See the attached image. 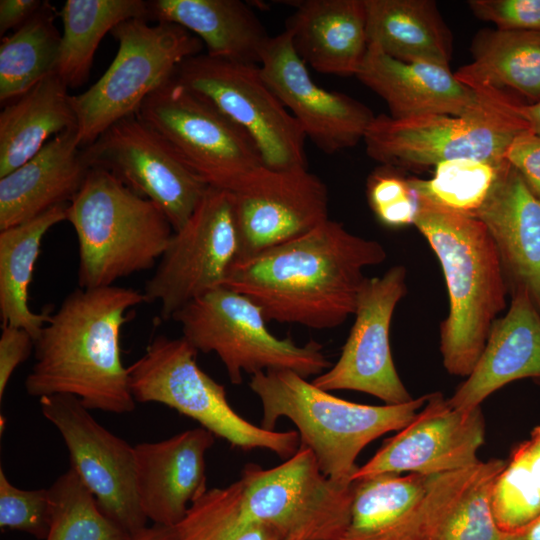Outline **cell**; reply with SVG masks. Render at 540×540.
<instances>
[{"mask_svg": "<svg viewBox=\"0 0 540 540\" xmlns=\"http://www.w3.org/2000/svg\"><path fill=\"white\" fill-rule=\"evenodd\" d=\"M386 251L328 219L310 232L237 260L224 287L257 304L270 322L332 329L354 314L366 267Z\"/></svg>", "mask_w": 540, "mask_h": 540, "instance_id": "cell-1", "label": "cell"}, {"mask_svg": "<svg viewBox=\"0 0 540 540\" xmlns=\"http://www.w3.org/2000/svg\"><path fill=\"white\" fill-rule=\"evenodd\" d=\"M146 302L121 286L78 287L61 302L35 339L28 395H72L89 410L124 414L135 409L120 333L128 311Z\"/></svg>", "mask_w": 540, "mask_h": 540, "instance_id": "cell-2", "label": "cell"}, {"mask_svg": "<svg viewBox=\"0 0 540 540\" xmlns=\"http://www.w3.org/2000/svg\"><path fill=\"white\" fill-rule=\"evenodd\" d=\"M415 196L413 224L437 256L449 296V312L440 325L443 365L448 373L467 377L506 307L509 291L498 251L478 218Z\"/></svg>", "mask_w": 540, "mask_h": 540, "instance_id": "cell-3", "label": "cell"}, {"mask_svg": "<svg viewBox=\"0 0 540 540\" xmlns=\"http://www.w3.org/2000/svg\"><path fill=\"white\" fill-rule=\"evenodd\" d=\"M249 386L262 405L261 427L273 431L280 418L291 420L322 473L341 483L352 482L356 459L369 443L403 429L428 399L426 394L396 405L354 403L290 370L255 373Z\"/></svg>", "mask_w": 540, "mask_h": 540, "instance_id": "cell-4", "label": "cell"}, {"mask_svg": "<svg viewBox=\"0 0 540 540\" xmlns=\"http://www.w3.org/2000/svg\"><path fill=\"white\" fill-rule=\"evenodd\" d=\"M66 221L77 236L81 288L112 286L156 267L174 233L154 203L97 168L68 203Z\"/></svg>", "mask_w": 540, "mask_h": 540, "instance_id": "cell-5", "label": "cell"}, {"mask_svg": "<svg viewBox=\"0 0 540 540\" xmlns=\"http://www.w3.org/2000/svg\"><path fill=\"white\" fill-rule=\"evenodd\" d=\"M197 354L183 336L157 335L127 367L134 400L175 409L232 447L266 449L285 460L294 455L300 446L298 432L266 430L240 416L229 404L225 387L199 367Z\"/></svg>", "mask_w": 540, "mask_h": 540, "instance_id": "cell-6", "label": "cell"}, {"mask_svg": "<svg viewBox=\"0 0 540 540\" xmlns=\"http://www.w3.org/2000/svg\"><path fill=\"white\" fill-rule=\"evenodd\" d=\"M484 104L461 115L397 120L375 117L364 136L366 152L385 166L426 168L459 158L501 161L512 140L529 130L518 112L521 100L483 88Z\"/></svg>", "mask_w": 540, "mask_h": 540, "instance_id": "cell-7", "label": "cell"}, {"mask_svg": "<svg viewBox=\"0 0 540 540\" xmlns=\"http://www.w3.org/2000/svg\"><path fill=\"white\" fill-rule=\"evenodd\" d=\"M111 35L118 42L112 63L86 91L71 96L82 147L136 114L146 98L173 79L179 65L203 47L197 36L178 25H151L142 18L120 23Z\"/></svg>", "mask_w": 540, "mask_h": 540, "instance_id": "cell-8", "label": "cell"}, {"mask_svg": "<svg viewBox=\"0 0 540 540\" xmlns=\"http://www.w3.org/2000/svg\"><path fill=\"white\" fill-rule=\"evenodd\" d=\"M172 320L198 352L219 357L232 384L242 382L243 372L290 370L308 378L330 368L320 343L298 345L290 338H278L267 328L257 304L224 286L195 298Z\"/></svg>", "mask_w": 540, "mask_h": 540, "instance_id": "cell-9", "label": "cell"}, {"mask_svg": "<svg viewBox=\"0 0 540 540\" xmlns=\"http://www.w3.org/2000/svg\"><path fill=\"white\" fill-rule=\"evenodd\" d=\"M250 524L273 527L287 538L338 540L348 526L353 483L325 476L312 451L300 443L282 464H248L239 479Z\"/></svg>", "mask_w": 540, "mask_h": 540, "instance_id": "cell-10", "label": "cell"}, {"mask_svg": "<svg viewBox=\"0 0 540 540\" xmlns=\"http://www.w3.org/2000/svg\"><path fill=\"white\" fill-rule=\"evenodd\" d=\"M175 78L241 128L265 167H307L306 136L263 79L259 65L200 53L184 60Z\"/></svg>", "mask_w": 540, "mask_h": 540, "instance_id": "cell-11", "label": "cell"}, {"mask_svg": "<svg viewBox=\"0 0 540 540\" xmlns=\"http://www.w3.org/2000/svg\"><path fill=\"white\" fill-rule=\"evenodd\" d=\"M160 133L209 187L235 190L264 166L251 138L175 76L136 113Z\"/></svg>", "mask_w": 540, "mask_h": 540, "instance_id": "cell-12", "label": "cell"}, {"mask_svg": "<svg viewBox=\"0 0 540 540\" xmlns=\"http://www.w3.org/2000/svg\"><path fill=\"white\" fill-rule=\"evenodd\" d=\"M239 237L231 193L209 187L177 231L146 282V302H158L163 320L195 298L224 286L238 259Z\"/></svg>", "mask_w": 540, "mask_h": 540, "instance_id": "cell-13", "label": "cell"}, {"mask_svg": "<svg viewBox=\"0 0 540 540\" xmlns=\"http://www.w3.org/2000/svg\"><path fill=\"white\" fill-rule=\"evenodd\" d=\"M90 168L102 169L154 203L174 231L190 218L209 186L170 143L137 114L83 147Z\"/></svg>", "mask_w": 540, "mask_h": 540, "instance_id": "cell-14", "label": "cell"}, {"mask_svg": "<svg viewBox=\"0 0 540 540\" xmlns=\"http://www.w3.org/2000/svg\"><path fill=\"white\" fill-rule=\"evenodd\" d=\"M43 416L62 436L70 468L101 510L132 535L148 521L137 494L135 448L102 426L72 395L39 398Z\"/></svg>", "mask_w": 540, "mask_h": 540, "instance_id": "cell-15", "label": "cell"}, {"mask_svg": "<svg viewBox=\"0 0 540 540\" xmlns=\"http://www.w3.org/2000/svg\"><path fill=\"white\" fill-rule=\"evenodd\" d=\"M406 273L396 265L382 276L366 278L339 359L312 380L314 385L325 391L367 393L390 405L413 399L397 373L390 346L393 313L407 293Z\"/></svg>", "mask_w": 540, "mask_h": 540, "instance_id": "cell-16", "label": "cell"}, {"mask_svg": "<svg viewBox=\"0 0 540 540\" xmlns=\"http://www.w3.org/2000/svg\"><path fill=\"white\" fill-rule=\"evenodd\" d=\"M238 259L296 239L328 220V190L307 167L262 166L231 191Z\"/></svg>", "mask_w": 540, "mask_h": 540, "instance_id": "cell-17", "label": "cell"}, {"mask_svg": "<svg viewBox=\"0 0 540 540\" xmlns=\"http://www.w3.org/2000/svg\"><path fill=\"white\" fill-rule=\"evenodd\" d=\"M484 438L480 407L461 409L442 393H431L413 420L358 467L351 480L386 473L435 476L462 470L480 461L477 452Z\"/></svg>", "mask_w": 540, "mask_h": 540, "instance_id": "cell-18", "label": "cell"}, {"mask_svg": "<svg viewBox=\"0 0 540 540\" xmlns=\"http://www.w3.org/2000/svg\"><path fill=\"white\" fill-rule=\"evenodd\" d=\"M259 68L305 136L324 153L334 154L354 147L364 139L376 117L360 101L315 83L286 30L269 37Z\"/></svg>", "mask_w": 540, "mask_h": 540, "instance_id": "cell-19", "label": "cell"}, {"mask_svg": "<svg viewBox=\"0 0 540 540\" xmlns=\"http://www.w3.org/2000/svg\"><path fill=\"white\" fill-rule=\"evenodd\" d=\"M214 441L211 432L198 427L134 446L137 494L153 524L175 527L208 490L205 458Z\"/></svg>", "mask_w": 540, "mask_h": 540, "instance_id": "cell-20", "label": "cell"}, {"mask_svg": "<svg viewBox=\"0 0 540 540\" xmlns=\"http://www.w3.org/2000/svg\"><path fill=\"white\" fill-rule=\"evenodd\" d=\"M474 217L495 243L509 294L524 291L540 313V201L506 159Z\"/></svg>", "mask_w": 540, "mask_h": 540, "instance_id": "cell-21", "label": "cell"}, {"mask_svg": "<svg viewBox=\"0 0 540 540\" xmlns=\"http://www.w3.org/2000/svg\"><path fill=\"white\" fill-rule=\"evenodd\" d=\"M355 77L385 101L389 116L397 120L461 116L479 109L486 98L459 81L449 66L400 61L372 46Z\"/></svg>", "mask_w": 540, "mask_h": 540, "instance_id": "cell-22", "label": "cell"}, {"mask_svg": "<svg viewBox=\"0 0 540 540\" xmlns=\"http://www.w3.org/2000/svg\"><path fill=\"white\" fill-rule=\"evenodd\" d=\"M89 170L77 127L52 138L31 159L0 178V231L68 204Z\"/></svg>", "mask_w": 540, "mask_h": 540, "instance_id": "cell-23", "label": "cell"}, {"mask_svg": "<svg viewBox=\"0 0 540 540\" xmlns=\"http://www.w3.org/2000/svg\"><path fill=\"white\" fill-rule=\"evenodd\" d=\"M510 296V307L493 323L475 367L449 398L453 406L474 409L508 383L540 380V313L524 291Z\"/></svg>", "mask_w": 540, "mask_h": 540, "instance_id": "cell-24", "label": "cell"}, {"mask_svg": "<svg viewBox=\"0 0 540 540\" xmlns=\"http://www.w3.org/2000/svg\"><path fill=\"white\" fill-rule=\"evenodd\" d=\"M300 58L314 70L356 76L368 50L364 0H305L285 29Z\"/></svg>", "mask_w": 540, "mask_h": 540, "instance_id": "cell-25", "label": "cell"}, {"mask_svg": "<svg viewBox=\"0 0 540 540\" xmlns=\"http://www.w3.org/2000/svg\"><path fill=\"white\" fill-rule=\"evenodd\" d=\"M149 19L197 36L211 57L259 65L269 39L253 10L240 0H152Z\"/></svg>", "mask_w": 540, "mask_h": 540, "instance_id": "cell-26", "label": "cell"}, {"mask_svg": "<svg viewBox=\"0 0 540 540\" xmlns=\"http://www.w3.org/2000/svg\"><path fill=\"white\" fill-rule=\"evenodd\" d=\"M68 86L51 74L0 113V178L11 173L58 134L77 127Z\"/></svg>", "mask_w": 540, "mask_h": 540, "instance_id": "cell-27", "label": "cell"}, {"mask_svg": "<svg viewBox=\"0 0 540 540\" xmlns=\"http://www.w3.org/2000/svg\"><path fill=\"white\" fill-rule=\"evenodd\" d=\"M368 46L404 62L449 66L452 36L431 0H364Z\"/></svg>", "mask_w": 540, "mask_h": 540, "instance_id": "cell-28", "label": "cell"}, {"mask_svg": "<svg viewBox=\"0 0 540 540\" xmlns=\"http://www.w3.org/2000/svg\"><path fill=\"white\" fill-rule=\"evenodd\" d=\"M473 61L455 76L476 90L488 88L529 103L540 100V32L483 30L473 39Z\"/></svg>", "mask_w": 540, "mask_h": 540, "instance_id": "cell-29", "label": "cell"}, {"mask_svg": "<svg viewBox=\"0 0 540 540\" xmlns=\"http://www.w3.org/2000/svg\"><path fill=\"white\" fill-rule=\"evenodd\" d=\"M68 204H61L19 225L0 231V318L2 324L26 329L36 339L50 317L29 306V287L42 240L65 221Z\"/></svg>", "mask_w": 540, "mask_h": 540, "instance_id": "cell-30", "label": "cell"}, {"mask_svg": "<svg viewBox=\"0 0 540 540\" xmlns=\"http://www.w3.org/2000/svg\"><path fill=\"white\" fill-rule=\"evenodd\" d=\"M58 16L63 34L56 73L68 88H77L88 80L103 37L126 20H148L149 8L143 0H67Z\"/></svg>", "mask_w": 540, "mask_h": 540, "instance_id": "cell-31", "label": "cell"}, {"mask_svg": "<svg viewBox=\"0 0 540 540\" xmlns=\"http://www.w3.org/2000/svg\"><path fill=\"white\" fill-rule=\"evenodd\" d=\"M433 477L386 473L352 481L349 523L338 540H381L413 512Z\"/></svg>", "mask_w": 540, "mask_h": 540, "instance_id": "cell-32", "label": "cell"}, {"mask_svg": "<svg viewBox=\"0 0 540 540\" xmlns=\"http://www.w3.org/2000/svg\"><path fill=\"white\" fill-rule=\"evenodd\" d=\"M55 8H41L0 43V101L9 103L57 72L61 37Z\"/></svg>", "mask_w": 540, "mask_h": 540, "instance_id": "cell-33", "label": "cell"}, {"mask_svg": "<svg viewBox=\"0 0 540 540\" xmlns=\"http://www.w3.org/2000/svg\"><path fill=\"white\" fill-rule=\"evenodd\" d=\"M498 527L515 532L540 515V425L511 452L491 496Z\"/></svg>", "mask_w": 540, "mask_h": 540, "instance_id": "cell-34", "label": "cell"}, {"mask_svg": "<svg viewBox=\"0 0 540 540\" xmlns=\"http://www.w3.org/2000/svg\"><path fill=\"white\" fill-rule=\"evenodd\" d=\"M51 520L45 540H128L131 535L99 507L94 495L69 469L48 488Z\"/></svg>", "mask_w": 540, "mask_h": 540, "instance_id": "cell-35", "label": "cell"}, {"mask_svg": "<svg viewBox=\"0 0 540 540\" xmlns=\"http://www.w3.org/2000/svg\"><path fill=\"white\" fill-rule=\"evenodd\" d=\"M505 460L479 461L446 512L431 540H506L496 524L491 504L494 482Z\"/></svg>", "mask_w": 540, "mask_h": 540, "instance_id": "cell-36", "label": "cell"}, {"mask_svg": "<svg viewBox=\"0 0 540 540\" xmlns=\"http://www.w3.org/2000/svg\"><path fill=\"white\" fill-rule=\"evenodd\" d=\"M504 160L452 159L437 164L430 179L412 177L407 181L416 195L474 216L486 200Z\"/></svg>", "mask_w": 540, "mask_h": 540, "instance_id": "cell-37", "label": "cell"}, {"mask_svg": "<svg viewBox=\"0 0 540 540\" xmlns=\"http://www.w3.org/2000/svg\"><path fill=\"white\" fill-rule=\"evenodd\" d=\"M51 520L49 489L23 490L0 468V528L46 539Z\"/></svg>", "mask_w": 540, "mask_h": 540, "instance_id": "cell-38", "label": "cell"}, {"mask_svg": "<svg viewBox=\"0 0 540 540\" xmlns=\"http://www.w3.org/2000/svg\"><path fill=\"white\" fill-rule=\"evenodd\" d=\"M367 197L377 218L386 226L413 224L417 201L407 178L397 168L382 165L367 181Z\"/></svg>", "mask_w": 540, "mask_h": 540, "instance_id": "cell-39", "label": "cell"}, {"mask_svg": "<svg viewBox=\"0 0 540 540\" xmlns=\"http://www.w3.org/2000/svg\"><path fill=\"white\" fill-rule=\"evenodd\" d=\"M468 5L478 19L498 30L540 32V0H471Z\"/></svg>", "mask_w": 540, "mask_h": 540, "instance_id": "cell-40", "label": "cell"}, {"mask_svg": "<svg viewBox=\"0 0 540 540\" xmlns=\"http://www.w3.org/2000/svg\"><path fill=\"white\" fill-rule=\"evenodd\" d=\"M505 159L540 201V136L529 130L520 133L507 148Z\"/></svg>", "mask_w": 540, "mask_h": 540, "instance_id": "cell-41", "label": "cell"}, {"mask_svg": "<svg viewBox=\"0 0 540 540\" xmlns=\"http://www.w3.org/2000/svg\"><path fill=\"white\" fill-rule=\"evenodd\" d=\"M35 339L24 328L2 324L0 335V400L15 369L34 351Z\"/></svg>", "mask_w": 540, "mask_h": 540, "instance_id": "cell-42", "label": "cell"}, {"mask_svg": "<svg viewBox=\"0 0 540 540\" xmlns=\"http://www.w3.org/2000/svg\"><path fill=\"white\" fill-rule=\"evenodd\" d=\"M40 0H1L0 35L16 30L27 22L42 6Z\"/></svg>", "mask_w": 540, "mask_h": 540, "instance_id": "cell-43", "label": "cell"}, {"mask_svg": "<svg viewBox=\"0 0 540 540\" xmlns=\"http://www.w3.org/2000/svg\"><path fill=\"white\" fill-rule=\"evenodd\" d=\"M292 538V537H291ZM281 532L261 523H253L229 540H287Z\"/></svg>", "mask_w": 540, "mask_h": 540, "instance_id": "cell-44", "label": "cell"}, {"mask_svg": "<svg viewBox=\"0 0 540 540\" xmlns=\"http://www.w3.org/2000/svg\"><path fill=\"white\" fill-rule=\"evenodd\" d=\"M128 540H178V537L175 527L153 524L132 534Z\"/></svg>", "mask_w": 540, "mask_h": 540, "instance_id": "cell-45", "label": "cell"}, {"mask_svg": "<svg viewBox=\"0 0 540 540\" xmlns=\"http://www.w3.org/2000/svg\"><path fill=\"white\" fill-rule=\"evenodd\" d=\"M518 112L527 123L529 131L540 136V100L535 103H521Z\"/></svg>", "mask_w": 540, "mask_h": 540, "instance_id": "cell-46", "label": "cell"}, {"mask_svg": "<svg viewBox=\"0 0 540 540\" xmlns=\"http://www.w3.org/2000/svg\"><path fill=\"white\" fill-rule=\"evenodd\" d=\"M506 540H540V515L523 528L508 533Z\"/></svg>", "mask_w": 540, "mask_h": 540, "instance_id": "cell-47", "label": "cell"}, {"mask_svg": "<svg viewBox=\"0 0 540 540\" xmlns=\"http://www.w3.org/2000/svg\"><path fill=\"white\" fill-rule=\"evenodd\" d=\"M287 540H302V539L292 537V538H288Z\"/></svg>", "mask_w": 540, "mask_h": 540, "instance_id": "cell-48", "label": "cell"}]
</instances>
